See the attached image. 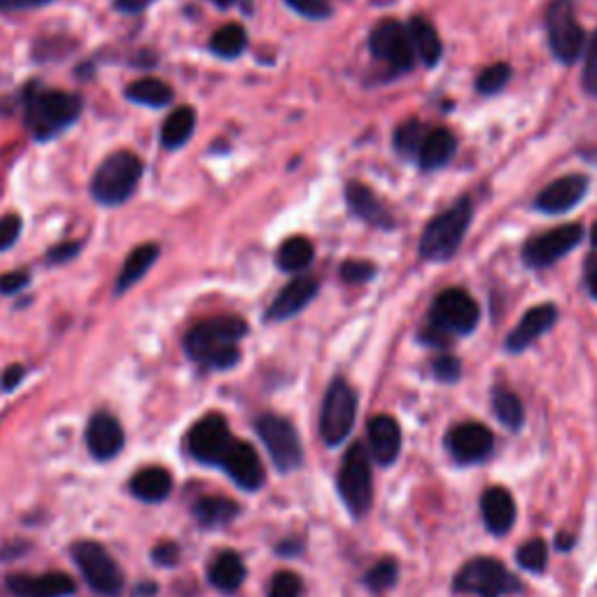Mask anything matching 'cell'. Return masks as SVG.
I'll use <instances>...</instances> for the list:
<instances>
[{
	"mask_svg": "<svg viewBox=\"0 0 597 597\" xmlns=\"http://www.w3.org/2000/svg\"><path fill=\"white\" fill-rule=\"evenodd\" d=\"M481 516L486 530L495 537H504L516 523V502L507 488L493 486L481 495Z\"/></svg>",
	"mask_w": 597,
	"mask_h": 597,
	"instance_id": "cell-23",
	"label": "cell"
},
{
	"mask_svg": "<svg viewBox=\"0 0 597 597\" xmlns=\"http://www.w3.org/2000/svg\"><path fill=\"white\" fill-rule=\"evenodd\" d=\"M558 322V308L553 304H539L530 308L523 315V320L518 322V327L507 336V350L509 353H523L525 348H530L532 343L549 332V329Z\"/></svg>",
	"mask_w": 597,
	"mask_h": 597,
	"instance_id": "cell-22",
	"label": "cell"
},
{
	"mask_svg": "<svg viewBox=\"0 0 597 597\" xmlns=\"http://www.w3.org/2000/svg\"><path fill=\"white\" fill-rule=\"evenodd\" d=\"M591 241H593V245L597 248V222H595V227H593V231H591Z\"/></svg>",
	"mask_w": 597,
	"mask_h": 597,
	"instance_id": "cell-56",
	"label": "cell"
},
{
	"mask_svg": "<svg viewBox=\"0 0 597 597\" xmlns=\"http://www.w3.org/2000/svg\"><path fill=\"white\" fill-rule=\"evenodd\" d=\"M511 77V68L507 63H493L486 70H481L479 80H476V89L481 94H497V91L504 89V84L509 82Z\"/></svg>",
	"mask_w": 597,
	"mask_h": 597,
	"instance_id": "cell-40",
	"label": "cell"
},
{
	"mask_svg": "<svg viewBox=\"0 0 597 597\" xmlns=\"http://www.w3.org/2000/svg\"><path fill=\"white\" fill-rule=\"evenodd\" d=\"M313 255H315L313 243L304 236H294V238H287V241L280 245L276 262L280 269L287 273L301 271L313 262Z\"/></svg>",
	"mask_w": 597,
	"mask_h": 597,
	"instance_id": "cell-34",
	"label": "cell"
},
{
	"mask_svg": "<svg viewBox=\"0 0 597 597\" xmlns=\"http://www.w3.org/2000/svg\"><path fill=\"white\" fill-rule=\"evenodd\" d=\"M336 490L343 507L350 511V516L364 518L374 504V472H371L369 448L355 441L343 455L339 476H336Z\"/></svg>",
	"mask_w": 597,
	"mask_h": 597,
	"instance_id": "cell-4",
	"label": "cell"
},
{
	"mask_svg": "<svg viewBox=\"0 0 597 597\" xmlns=\"http://www.w3.org/2000/svg\"><path fill=\"white\" fill-rule=\"evenodd\" d=\"M255 430L271 455L273 467L280 474L297 472L304 465V448H301L299 432L294 430L290 420L276 416V413H264L255 420Z\"/></svg>",
	"mask_w": 597,
	"mask_h": 597,
	"instance_id": "cell-9",
	"label": "cell"
},
{
	"mask_svg": "<svg viewBox=\"0 0 597 597\" xmlns=\"http://www.w3.org/2000/svg\"><path fill=\"white\" fill-rule=\"evenodd\" d=\"M131 495L140 502L159 504L173 490V476L164 467H145L129 481Z\"/></svg>",
	"mask_w": 597,
	"mask_h": 597,
	"instance_id": "cell-25",
	"label": "cell"
},
{
	"mask_svg": "<svg viewBox=\"0 0 597 597\" xmlns=\"http://www.w3.org/2000/svg\"><path fill=\"white\" fill-rule=\"evenodd\" d=\"M192 516L203 530H220L227 528V525H231L241 516V507H238V502L229 500V497L208 495L194 502Z\"/></svg>",
	"mask_w": 597,
	"mask_h": 597,
	"instance_id": "cell-24",
	"label": "cell"
},
{
	"mask_svg": "<svg viewBox=\"0 0 597 597\" xmlns=\"http://www.w3.org/2000/svg\"><path fill=\"white\" fill-rule=\"evenodd\" d=\"M234 434L229 430L227 418L220 416V413H208L203 416L199 423H194L192 430L187 434V451L192 453L203 465H217L224 455H227L229 446L234 444Z\"/></svg>",
	"mask_w": 597,
	"mask_h": 597,
	"instance_id": "cell-12",
	"label": "cell"
},
{
	"mask_svg": "<svg viewBox=\"0 0 597 597\" xmlns=\"http://www.w3.org/2000/svg\"><path fill=\"white\" fill-rule=\"evenodd\" d=\"M472 201L460 199L451 208L439 213L434 220L425 227V234L420 238L418 252L423 259L430 262H446L451 259L458 248L465 241V234L472 224Z\"/></svg>",
	"mask_w": 597,
	"mask_h": 597,
	"instance_id": "cell-5",
	"label": "cell"
},
{
	"mask_svg": "<svg viewBox=\"0 0 597 597\" xmlns=\"http://www.w3.org/2000/svg\"><path fill=\"white\" fill-rule=\"evenodd\" d=\"M47 3H52V0H0V12L31 10V7H42Z\"/></svg>",
	"mask_w": 597,
	"mask_h": 597,
	"instance_id": "cell-50",
	"label": "cell"
},
{
	"mask_svg": "<svg viewBox=\"0 0 597 597\" xmlns=\"http://www.w3.org/2000/svg\"><path fill=\"white\" fill-rule=\"evenodd\" d=\"M556 546H558L560 551L572 549V546H574V537L572 535H565V532H560V535L556 537Z\"/></svg>",
	"mask_w": 597,
	"mask_h": 597,
	"instance_id": "cell-54",
	"label": "cell"
},
{
	"mask_svg": "<svg viewBox=\"0 0 597 597\" xmlns=\"http://www.w3.org/2000/svg\"><path fill=\"white\" fill-rule=\"evenodd\" d=\"M493 413L509 432H518L525 423V409L521 397L507 388H495L490 395Z\"/></svg>",
	"mask_w": 597,
	"mask_h": 597,
	"instance_id": "cell-33",
	"label": "cell"
},
{
	"mask_svg": "<svg viewBox=\"0 0 597 597\" xmlns=\"http://www.w3.org/2000/svg\"><path fill=\"white\" fill-rule=\"evenodd\" d=\"M21 234V217L14 213H7L5 217H0V252L12 248L14 243L19 241Z\"/></svg>",
	"mask_w": 597,
	"mask_h": 597,
	"instance_id": "cell-45",
	"label": "cell"
},
{
	"mask_svg": "<svg viewBox=\"0 0 597 597\" xmlns=\"http://www.w3.org/2000/svg\"><path fill=\"white\" fill-rule=\"evenodd\" d=\"M453 591L476 597H507L523 591L521 579L497 558H472L453 579Z\"/></svg>",
	"mask_w": 597,
	"mask_h": 597,
	"instance_id": "cell-6",
	"label": "cell"
},
{
	"mask_svg": "<svg viewBox=\"0 0 597 597\" xmlns=\"http://www.w3.org/2000/svg\"><path fill=\"white\" fill-rule=\"evenodd\" d=\"M75 565L80 567L91 591L103 597H117L124 591V572L117 560L98 542H77L73 546Z\"/></svg>",
	"mask_w": 597,
	"mask_h": 597,
	"instance_id": "cell-10",
	"label": "cell"
},
{
	"mask_svg": "<svg viewBox=\"0 0 597 597\" xmlns=\"http://www.w3.org/2000/svg\"><path fill=\"white\" fill-rule=\"evenodd\" d=\"M586 285L591 297L597 301V255L586 259Z\"/></svg>",
	"mask_w": 597,
	"mask_h": 597,
	"instance_id": "cell-51",
	"label": "cell"
},
{
	"mask_svg": "<svg viewBox=\"0 0 597 597\" xmlns=\"http://www.w3.org/2000/svg\"><path fill=\"white\" fill-rule=\"evenodd\" d=\"M584 87L591 96L597 98V31L591 35L586 52V66H584Z\"/></svg>",
	"mask_w": 597,
	"mask_h": 597,
	"instance_id": "cell-43",
	"label": "cell"
},
{
	"mask_svg": "<svg viewBox=\"0 0 597 597\" xmlns=\"http://www.w3.org/2000/svg\"><path fill=\"white\" fill-rule=\"evenodd\" d=\"M546 28H549V45L558 61L574 63L586 47V33L577 21L570 0H553L546 10Z\"/></svg>",
	"mask_w": 597,
	"mask_h": 597,
	"instance_id": "cell-11",
	"label": "cell"
},
{
	"mask_svg": "<svg viewBox=\"0 0 597 597\" xmlns=\"http://www.w3.org/2000/svg\"><path fill=\"white\" fill-rule=\"evenodd\" d=\"M318 290H320L318 278L313 276L294 278L292 283H287L283 290L278 292V297L271 301L269 311H266V320L283 322L294 318V315L301 313L308 304H311Z\"/></svg>",
	"mask_w": 597,
	"mask_h": 597,
	"instance_id": "cell-18",
	"label": "cell"
},
{
	"mask_svg": "<svg viewBox=\"0 0 597 597\" xmlns=\"http://www.w3.org/2000/svg\"><path fill=\"white\" fill-rule=\"evenodd\" d=\"M588 192V178L586 175H565L556 182H551L542 194L537 196L535 206L537 210L549 215H560L572 210L577 203H581Z\"/></svg>",
	"mask_w": 597,
	"mask_h": 597,
	"instance_id": "cell-20",
	"label": "cell"
},
{
	"mask_svg": "<svg viewBox=\"0 0 597 597\" xmlns=\"http://www.w3.org/2000/svg\"><path fill=\"white\" fill-rule=\"evenodd\" d=\"M147 0H117V10L122 12H140Z\"/></svg>",
	"mask_w": 597,
	"mask_h": 597,
	"instance_id": "cell-53",
	"label": "cell"
},
{
	"mask_svg": "<svg viewBox=\"0 0 597 597\" xmlns=\"http://www.w3.org/2000/svg\"><path fill=\"white\" fill-rule=\"evenodd\" d=\"M369 455L381 467H392L402 453V427L392 416L369 420Z\"/></svg>",
	"mask_w": 597,
	"mask_h": 597,
	"instance_id": "cell-21",
	"label": "cell"
},
{
	"mask_svg": "<svg viewBox=\"0 0 597 597\" xmlns=\"http://www.w3.org/2000/svg\"><path fill=\"white\" fill-rule=\"evenodd\" d=\"M87 448L96 460H112L124 448V430L110 413H96L87 425Z\"/></svg>",
	"mask_w": 597,
	"mask_h": 597,
	"instance_id": "cell-19",
	"label": "cell"
},
{
	"mask_svg": "<svg viewBox=\"0 0 597 597\" xmlns=\"http://www.w3.org/2000/svg\"><path fill=\"white\" fill-rule=\"evenodd\" d=\"M584 238V227L581 224H563V227L546 231V234L532 238L523 248V262L530 269H546L556 264L567 252L577 248Z\"/></svg>",
	"mask_w": 597,
	"mask_h": 597,
	"instance_id": "cell-15",
	"label": "cell"
},
{
	"mask_svg": "<svg viewBox=\"0 0 597 597\" xmlns=\"http://www.w3.org/2000/svg\"><path fill=\"white\" fill-rule=\"evenodd\" d=\"M432 371H434V378H437V381L455 383V381H460V376H462V364L458 357L441 355L439 360H434Z\"/></svg>",
	"mask_w": 597,
	"mask_h": 597,
	"instance_id": "cell-42",
	"label": "cell"
},
{
	"mask_svg": "<svg viewBox=\"0 0 597 597\" xmlns=\"http://www.w3.org/2000/svg\"><path fill=\"white\" fill-rule=\"evenodd\" d=\"M210 3H215L217 7H229V5H234L236 0H210Z\"/></svg>",
	"mask_w": 597,
	"mask_h": 597,
	"instance_id": "cell-55",
	"label": "cell"
},
{
	"mask_svg": "<svg viewBox=\"0 0 597 597\" xmlns=\"http://www.w3.org/2000/svg\"><path fill=\"white\" fill-rule=\"evenodd\" d=\"M143 178V164L136 154L115 152L96 168L91 178V196L101 206H119L129 201Z\"/></svg>",
	"mask_w": 597,
	"mask_h": 597,
	"instance_id": "cell-7",
	"label": "cell"
},
{
	"mask_svg": "<svg viewBox=\"0 0 597 597\" xmlns=\"http://www.w3.org/2000/svg\"><path fill=\"white\" fill-rule=\"evenodd\" d=\"M248 334V325L236 315H217L203 320L185 336V353L208 369H234L241 360L238 341Z\"/></svg>",
	"mask_w": 597,
	"mask_h": 597,
	"instance_id": "cell-1",
	"label": "cell"
},
{
	"mask_svg": "<svg viewBox=\"0 0 597 597\" xmlns=\"http://www.w3.org/2000/svg\"><path fill=\"white\" fill-rule=\"evenodd\" d=\"M157 259H159V245L157 243H145V245H140V248L133 250L131 255L126 257L122 271H119V278H117V285H115L117 294H124L126 290H131V287L136 285L138 280H143L145 273L152 269Z\"/></svg>",
	"mask_w": 597,
	"mask_h": 597,
	"instance_id": "cell-29",
	"label": "cell"
},
{
	"mask_svg": "<svg viewBox=\"0 0 597 597\" xmlns=\"http://www.w3.org/2000/svg\"><path fill=\"white\" fill-rule=\"evenodd\" d=\"M245 45H248V33L238 24L222 26L220 31H215L213 38H210V49H213L217 56H222V59H236V56H241Z\"/></svg>",
	"mask_w": 597,
	"mask_h": 597,
	"instance_id": "cell-35",
	"label": "cell"
},
{
	"mask_svg": "<svg viewBox=\"0 0 597 597\" xmlns=\"http://www.w3.org/2000/svg\"><path fill=\"white\" fill-rule=\"evenodd\" d=\"M369 49L376 59L388 63L395 73H406L416 63L409 28L395 19H385L381 24H376L369 35Z\"/></svg>",
	"mask_w": 597,
	"mask_h": 597,
	"instance_id": "cell-13",
	"label": "cell"
},
{
	"mask_svg": "<svg viewBox=\"0 0 597 597\" xmlns=\"http://www.w3.org/2000/svg\"><path fill=\"white\" fill-rule=\"evenodd\" d=\"M31 283V276L26 271H12L0 276V292L3 294H17L24 290V287Z\"/></svg>",
	"mask_w": 597,
	"mask_h": 597,
	"instance_id": "cell-47",
	"label": "cell"
},
{
	"mask_svg": "<svg viewBox=\"0 0 597 597\" xmlns=\"http://www.w3.org/2000/svg\"><path fill=\"white\" fill-rule=\"evenodd\" d=\"M481 311L472 294L458 287L441 292L434 299L430 311V327L425 329L423 341L430 346H446L451 336H467L479 325Z\"/></svg>",
	"mask_w": 597,
	"mask_h": 597,
	"instance_id": "cell-2",
	"label": "cell"
},
{
	"mask_svg": "<svg viewBox=\"0 0 597 597\" xmlns=\"http://www.w3.org/2000/svg\"><path fill=\"white\" fill-rule=\"evenodd\" d=\"M77 250H80V243H61L49 250L47 259L49 262H68V259H73L77 255Z\"/></svg>",
	"mask_w": 597,
	"mask_h": 597,
	"instance_id": "cell-49",
	"label": "cell"
},
{
	"mask_svg": "<svg viewBox=\"0 0 597 597\" xmlns=\"http://www.w3.org/2000/svg\"><path fill=\"white\" fill-rule=\"evenodd\" d=\"M516 563L532 574H542L546 565H549V546L539 537L528 539V542L518 546Z\"/></svg>",
	"mask_w": 597,
	"mask_h": 597,
	"instance_id": "cell-37",
	"label": "cell"
},
{
	"mask_svg": "<svg viewBox=\"0 0 597 597\" xmlns=\"http://www.w3.org/2000/svg\"><path fill=\"white\" fill-rule=\"evenodd\" d=\"M346 201L353 213L360 217V220L374 224V227H392L390 215L385 213L383 203L376 199V194L371 192L367 185L362 182H350L346 187Z\"/></svg>",
	"mask_w": 597,
	"mask_h": 597,
	"instance_id": "cell-28",
	"label": "cell"
},
{
	"mask_svg": "<svg viewBox=\"0 0 597 597\" xmlns=\"http://www.w3.org/2000/svg\"><path fill=\"white\" fill-rule=\"evenodd\" d=\"M245 577H248V570H245L243 558L229 549L217 553L208 567V581L220 593H236L243 586Z\"/></svg>",
	"mask_w": 597,
	"mask_h": 597,
	"instance_id": "cell-26",
	"label": "cell"
},
{
	"mask_svg": "<svg viewBox=\"0 0 597 597\" xmlns=\"http://www.w3.org/2000/svg\"><path fill=\"white\" fill-rule=\"evenodd\" d=\"M432 126L420 122V119H411V122H404L402 126H397L395 131V150L404 157H418L420 145L427 138Z\"/></svg>",
	"mask_w": 597,
	"mask_h": 597,
	"instance_id": "cell-36",
	"label": "cell"
},
{
	"mask_svg": "<svg viewBox=\"0 0 597 597\" xmlns=\"http://www.w3.org/2000/svg\"><path fill=\"white\" fill-rule=\"evenodd\" d=\"M397 579H399L397 560L383 558L381 563H376L367 574H364L362 581L371 593H383V591H390V588L397 584Z\"/></svg>",
	"mask_w": 597,
	"mask_h": 597,
	"instance_id": "cell-38",
	"label": "cell"
},
{
	"mask_svg": "<svg viewBox=\"0 0 597 597\" xmlns=\"http://www.w3.org/2000/svg\"><path fill=\"white\" fill-rule=\"evenodd\" d=\"M376 266L371 262H364V259H353V262H346L341 266V278L348 280V283H364V280L374 278Z\"/></svg>",
	"mask_w": 597,
	"mask_h": 597,
	"instance_id": "cell-44",
	"label": "cell"
},
{
	"mask_svg": "<svg viewBox=\"0 0 597 597\" xmlns=\"http://www.w3.org/2000/svg\"><path fill=\"white\" fill-rule=\"evenodd\" d=\"M220 467L229 474V479L234 481L238 488L248 490V493H257L266 481L262 458H259L257 448L248 444V441L234 439V444L229 446Z\"/></svg>",
	"mask_w": 597,
	"mask_h": 597,
	"instance_id": "cell-16",
	"label": "cell"
},
{
	"mask_svg": "<svg viewBox=\"0 0 597 597\" xmlns=\"http://www.w3.org/2000/svg\"><path fill=\"white\" fill-rule=\"evenodd\" d=\"M285 3L306 19H327L332 14V5L327 0H285Z\"/></svg>",
	"mask_w": 597,
	"mask_h": 597,
	"instance_id": "cell-41",
	"label": "cell"
},
{
	"mask_svg": "<svg viewBox=\"0 0 597 597\" xmlns=\"http://www.w3.org/2000/svg\"><path fill=\"white\" fill-rule=\"evenodd\" d=\"M180 546L175 542H161L152 549V560L159 567H175L180 563Z\"/></svg>",
	"mask_w": 597,
	"mask_h": 597,
	"instance_id": "cell-46",
	"label": "cell"
},
{
	"mask_svg": "<svg viewBox=\"0 0 597 597\" xmlns=\"http://www.w3.org/2000/svg\"><path fill=\"white\" fill-rule=\"evenodd\" d=\"M82 112V98L56 89L33 87L26 96V124L38 140L66 131Z\"/></svg>",
	"mask_w": 597,
	"mask_h": 597,
	"instance_id": "cell-3",
	"label": "cell"
},
{
	"mask_svg": "<svg viewBox=\"0 0 597 597\" xmlns=\"http://www.w3.org/2000/svg\"><path fill=\"white\" fill-rule=\"evenodd\" d=\"M301 595H304V581H301L297 572H290V570L273 574L269 593H266V597H301Z\"/></svg>",
	"mask_w": 597,
	"mask_h": 597,
	"instance_id": "cell-39",
	"label": "cell"
},
{
	"mask_svg": "<svg viewBox=\"0 0 597 597\" xmlns=\"http://www.w3.org/2000/svg\"><path fill=\"white\" fill-rule=\"evenodd\" d=\"M126 98L138 105H147V108H166L173 101V89L157 77H143V80L129 84Z\"/></svg>",
	"mask_w": 597,
	"mask_h": 597,
	"instance_id": "cell-32",
	"label": "cell"
},
{
	"mask_svg": "<svg viewBox=\"0 0 597 597\" xmlns=\"http://www.w3.org/2000/svg\"><path fill=\"white\" fill-rule=\"evenodd\" d=\"M406 28H409L413 52H416L418 59L423 61L427 68H432L434 63L441 59V52H444L437 28H434L425 17H413L411 24Z\"/></svg>",
	"mask_w": 597,
	"mask_h": 597,
	"instance_id": "cell-30",
	"label": "cell"
},
{
	"mask_svg": "<svg viewBox=\"0 0 597 597\" xmlns=\"http://www.w3.org/2000/svg\"><path fill=\"white\" fill-rule=\"evenodd\" d=\"M357 418V395L346 378H334L322 399L320 437L327 448H339L350 437Z\"/></svg>",
	"mask_w": 597,
	"mask_h": 597,
	"instance_id": "cell-8",
	"label": "cell"
},
{
	"mask_svg": "<svg viewBox=\"0 0 597 597\" xmlns=\"http://www.w3.org/2000/svg\"><path fill=\"white\" fill-rule=\"evenodd\" d=\"M444 446L458 465H479L495 451V437L483 423H460L446 432Z\"/></svg>",
	"mask_w": 597,
	"mask_h": 597,
	"instance_id": "cell-14",
	"label": "cell"
},
{
	"mask_svg": "<svg viewBox=\"0 0 597 597\" xmlns=\"http://www.w3.org/2000/svg\"><path fill=\"white\" fill-rule=\"evenodd\" d=\"M455 147H458V140H455L451 131L444 129V126H432L416 157L420 168L434 171V168L446 166L455 154Z\"/></svg>",
	"mask_w": 597,
	"mask_h": 597,
	"instance_id": "cell-27",
	"label": "cell"
},
{
	"mask_svg": "<svg viewBox=\"0 0 597 597\" xmlns=\"http://www.w3.org/2000/svg\"><path fill=\"white\" fill-rule=\"evenodd\" d=\"M301 551H304V542H301V539H283V542L276 546L278 556H299Z\"/></svg>",
	"mask_w": 597,
	"mask_h": 597,
	"instance_id": "cell-52",
	"label": "cell"
},
{
	"mask_svg": "<svg viewBox=\"0 0 597 597\" xmlns=\"http://www.w3.org/2000/svg\"><path fill=\"white\" fill-rule=\"evenodd\" d=\"M7 591L14 597H70L77 591V586L66 572L10 574Z\"/></svg>",
	"mask_w": 597,
	"mask_h": 597,
	"instance_id": "cell-17",
	"label": "cell"
},
{
	"mask_svg": "<svg viewBox=\"0 0 597 597\" xmlns=\"http://www.w3.org/2000/svg\"><path fill=\"white\" fill-rule=\"evenodd\" d=\"M196 129V112L187 105L182 108H175L171 115L166 117L164 126H161V143L168 150H178V147L187 145V140L192 138Z\"/></svg>",
	"mask_w": 597,
	"mask_h": 597,
	"instance_id": "cell-31",
	"label": "cell"
},
{
	"mask_svg": "<svg viewBox=\"0 0 597 597\" xmlns=\"http://www.w3.org/2000/svg\"><path fill=\"white\" fill-rule=\"evenodd\" d=\"M24 376H26V369L21 367V364H12V367L5 369L3 378H0V385H3L5 392H12L21 381H24Z\"/></svg>",
	"mask_w": 597,
	"mask_h": 597,
	"instance_id": "cell-48",
	"label": "cell"
}]
</instances>
